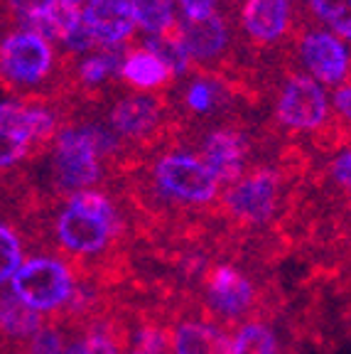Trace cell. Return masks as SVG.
<instances>
[{
    "mask_svg": "<svg viewBox=\"0 0 351 354\" xmlns=\"http://www.w3.org/2000/svg\"><path fill=\"white\" fill-rule=\"evenodd\" d=\"M216 3L219 0H180V8L184 12V20H207L216 12Z\"/></svg>",
    "mask_w": 351,
    "mask_h": 354,
    "instance_id": "4316f807",
    "label": "cell"
},
{
    "mask_svg": "<svg viewBox=\"0 0 351 354\" xmlns=\"http://www.w3.org/2000/svg\"><path fill=\"white\" fill-rule=\"evenodd\" d=\"M118 150V140L101 126H69L57 133L55 140V183L61 192L74 197L91 189L101 180V160Z\"/></svg>",
    "mask_w": 351,
    "mask_h": 354,
    "instance_id": "6da1fadb",
    "label": "cell"
},
{
    "mask_svg": "<svg viewBox=\"0 0 351 354\" xmlns=\"http://www.w3.org/2000/svg\"><path fill=\"white\" fill-rule=\"evenodd\" d=\"M57 116L50 109L20 101L0 106V136H3V170L17 165L37 140L55 138Z\"/></svg>",
    "mask_w": 351,
    "mask_h": 354,
    "instance_id": "8992f818",
    "label": "cell"
},
{
    "mask_svg": "<svg viewBox=\"0 0 351 354\" xmlns=\"http://www.w3.org/2000/svg\"><path fill=\"white\" fill-rule=\"evenodd\" d=\"M121 77H123V82L131 84L133 88L153 91V88L162 86V84L172 77V69L150 50H135L123 62Z\"/></svg>",
    "mask_w": 351,
    "mask_h": 354,
    "instance_id": "2e32d148",
    "label": "cell"
},
{
    "mask_svg": "<svg viewBox=\"0 0 351 354\" xmlns=\"http://www.w3.org/2000/svg\"><path fill=\"white\" fill-rule=\"evenodd\" d=\"M160 116V101L148 94H135L128 99L118 101L108 116V123L113 133L123 138H145L158 128Z\"/></svg>",
    "mask_w": 351,
    "mask_h": 354,
    "instance_id": "4fadbf2b",
    "label": "cell"
},
{
    "mask_svg": "<svg viewBox=\"0 0 351 354\" xmlns=\"http://www.w3.org/2000/svg\"><path fill=\"white\" fill-rule=\"evenodd\" d=\"M0 325H3L6 339L15 337L20 342H28L42 330V315L22 303L15 293H3V298H0Z\"/></svg>",
    "mask_w": 351,
    "mask_h": 354,
    "instance_id": "e0dca14e",
    "label": "cell"
},
{
    "mask_svg": "<svg viewBox=\"0 0 351 354\" xmlns=\"http://www.w3.org/2000/svg\"><path fill=\"white\" fill-rule=\"evenodd\" d=\"M330 116V101L322 84L307 74H292L278 99V118L292 131H314Z\"/></svg>",
    "mask_w": 351,
    "mask_h": 354,
    "instance_id": "9c48e42d",
    "label": "cell"
},
{
    "mask_svg": "<svg viewBox=\"0 0 351 354\" xmlns=\"http://www.w3.org/2000/svg\"><path fill=\"white\" fill-rule=\"evenodd\" d=\"M121 52L115 47H108V50L86 57L79 66V77L86 86H99L101 82L113 77L115 72H121Z\"/></svg>",
    "mask_w": 351,
    "mask_h": 354,
    "instance_id": "7402d4cb",
    "label": "cell"
},
{
    "mask_svg": "<svg viewBox=\"0 0 351 354\" xmlns=\"http://www.w3.org/2000/svg\"><path fill=\"white\" fill-rule=\"evenodd\" d=\"M214 104H216V88L209 82H204V79H199V82H194L192 86L187 88V106L192 111H197V113H207Z\"/></svg>",
    "mask_w": 351,
    "mask_h": 354,
    "instance_id": "cb8c5ba5",
    "label": "cell"
},
{
    "mask_svg": "<svg viewBox=\"0 0 351 354\" xmlns=\"http://www.w3.org/2000/svg\"><path fill=\"white\" fill-rule=\"evenodd\" d=\"M8 3H10L12 10H15V15L20 17V22L25 25V22L37 20V17L47 15V12H50L59 0H8Z\"/></svg>",
    "mask_w": 351,
    "mask_h": 354,
    "instance_id": "d4e9b609",
    "label": "cell"
},
{
    "mask_svg": "<svg viewBox=\"0 0 351 354\" xmlns=\"http://www.w3.org/2000/svg\"><path fill=\"white\" fill-rule=\"evenodd\" d=\"M55 64L50 39L30 30H17L3 39L0 47V66L8 82L37 84L50 74Z\"/></svg>",
    "mask_w": 351,
    "mask_h": 354,
    "instance_id": "ba28073f",
    "label": "cell"
},
{
    "mask_svg": "<svg viewBox=\"0 0 351 354\" xmlns=\"http://www.w3.org/2000/svg\"><path fill=\"white\" fill-rule=\"evenodd\" d=\"M0 246H3V268H0V283H12V278L17 276L22 266V241L20 234L10 227L3 224L0 227Z\"/></svg>",
    "mask_w": 351,
    "mask_h": 354,
    "instance_id": "603a6c76",
    "label": "cell"
},
{
    "mask_svg": "<svg viewBox=\"0 0 351 354\" xmlns=\"http://www.w3.org/2000/svg\"><path fill=\"white\" fill-rule=\"evenodd\" d=\"M66 3H74V6H79V3H82V0H66Z\"/></svg>",
    "mask_w": 351,
    "mask_h": 354,
    "instance_id": "f1b7e54d",
    "label": "cell"
},
{
    "mask_svg": "<svg viewBox=\"0 0 351 354\" xmlns=\"http://www.w3.org/2000/svg\"><path fill=\"white\" fill-rule=\"evenodd\" d=\"M182 39L189 52V57L197 62H211L224 52L226 42H229V32H226V22L219 12H214L207 20H184L180 25Z\"/></svg>",
    "mask_w": 351,
    "mask_h": 354,
    "instance_id": "9a60e30c",
    "label": "cell"
},
{
    "mask_svg": "<svg viewBox=\"0 0 351 354\" xmlns=\"http://www.w3.org/2000/svg\"><path fill=\"white\" fill-rule=\"evenodd\" d=\"M310 8L336 37L351 42V0H310Z\"/></svg>",
    "mask_w": 351,
    "mask_h": 354,
    "instance_id": "44dd1931",
    "label": "cell"
},
{
    "mask_svg": "<svg viewBox=\"0 0 351 354\" xmlns=\"http://www.w3.org/2000/svg\"><path fill=\"white\" fill-rule=\"evenodd\" d=\"M131 354H150V352H137V349H133V352Z\"/></svg>",
    "mask_w": 351,
    "mask_h": 354,
    "instance_id": "f546056e",
    "label": "cell"
},
{
    "mask_svg": "<svg viewBox=\"0 0 351 354\" xmlns=\"http://www.w3.org/2000/svg\"><path fill=\"white\" fill-rule=\"evenodd\" d=\"M280 175L270 167H260L243 175L238 183L226 187L224 209L241 227H263L278 212Z\"/></svg>",
    "mask_w": 351,
    "mask_h": 354,
    "instance_id": "52a82bcc",
    "label": "cell"
},
{
    "mask_svg": "<svg viewBox=\"0 0 351 354\" xmlns=\"http://www.w3.org/2000/svg\"><path fill=\"white\" fill-rule=\"evenodd\" d=\"M77 276L64 261L50 256H35L25 261L17 276L10 283V293H15L25 305L37 313H61L72 300Z\"/></svg>",
    "mask_w": 351,
    "mask_h": 354,
    "instance_id": "277c9868",
    "label": "cell"
},
{
    "mask_svg": "<svg viewBox=\"0 0 351 354\" xmlns=\"http://www.w3.org/2000/svg\"><path fill=\"white\" fill-rule=\"evenodd\" d=\"M334 109L339 111V113L346 118V121H351V84H346V86L336 88V94H334Z\"/></svg>",
    "mask_w": 351,
    "mask_h": 354,
    "instance_id": "83f0119b",
    "label": "cell"
},
{
    "mask_svg": "<svg viewBox=\"0 0 351 354\" xmlns=\"http://www.w3.org/2000/svg\"><path fill=\"white\" fill-rule=\"evenodd\" d=\"M202 160L211 167L219 177L221 187H231L243 177V162H246V140L241 133L231 128H219L211 131L204 138L202 145Z\"/></svg>",
    "mask_w": 351,
    "mask_h": 354,
    "instance_id": "7c38bea8",
    "label": "cell"
},
{
    "mask_svg": "<svg viewBox=\"0 0 351 354\" xmlns=\"http://www.w3.org/2000/svg\"><path fill=\"white\" fill-rule=\"evenodd\" d=\"M145 50L158 55L160 59L170 66L172 74H184L189 69V62H192V57H189V52L184 47V39H182L180 22H177V28L170 30V32L155 35V37L145 39Z\"/></svg>",
    "mask_w": 351,
    "mask_h": 354,
    "instance_id": "d6986e66",
    "label": "cell"
},
{
    "mask_svg": "<svg viewBox=\"0 0 351 354\" xmlns=\"http://www.w3.org/2000/svg\"><path fill=\"white\" fill-rule=\"evenodd\" d=\"M231 354H278L275 332L265 322H243L231 339Z\"/></svg>",
    "mask_w": 351,
    "mask_h": 354,
    "instance_id": "ffe728a7",
    "label": "cell"
},
{
    "mask_svg": "<svg viewBox=\"0 0 351 354\" xmlns=\"http://www.w3.org/2000/svg\"><path fill=\"white\" fill-rule=\"evenodd\" d=\"M121 236V219L93 214L84 207L74 205L72 199L59 212L55 221V239L59 249L72 261V266L86 263L93 259L111 256V246Z\"/></svg>",
    "mask_w": 351,
    "mask_h": 354,
    "instance_id": "3957f363",
    "label": "cell"
},
{
    "mask_svg": "<svg viewBox=\"0 0 351 354\" xmlns=\"http://www.w3.org/2000/svg\"><path fill=\"white\" fill-rule=\"evenodd\" d=\"M330 175L341 189L351 197V148L341 150L330 167Z\"/></svg>",
    "mask_w": 351,
    "mask_h": 354,
    "instance_id": "484cf974",
    "label": "cell"
},
{
    "mask_svg": "<svg viewBox=\"0 0 351 354\" xmlns=\"http://www.w3.org/2000/svg\"><path fill=\"white\" fill-rule=\"evenodd\" d=\"M84 22L96 42L108 47L123 44L137 28V17L131 0H86Z\"/></svg>",
    "mask_w": 351,
    "mask_h": 354,
    "instance_id": "8fae6325",
    "label": "cell"
},
{
    "mask_svg": "<svg viewBox=\"0 0 351 354\" xmlns=\"http://www.w3.org/2000/svg\"><path fill=\"white\" fill-rule=\"evenodd\" d=\"M302 62L312 79L327 86H336L346 79L351 66V52L344 39L330 30H314L302 37Z\"/></svg>",
    "mask_w": 351,
    "mask_h": 354,
    "instance_id": "30bf717a",
    "label": "cell"
},
{
    "mask_svg": "<svg viewBox=\"0 0 351 354\" xmlns=\"http://www.w3.org/2000/svg\"><path fill=\"white\" fill-rule=\"evenodd\" d=\"M131 3L137 17V28L145 30L150 37L177 28L175 0H131Z\"/></svg>",
    "mask_w": 351,
    "mask_h": 354,
    "instance_id": "ac0fdd59",
    "label": "cell"
},
{
    "mask_svg": "<svg viewBox=\"0 0 351 354\" xmlns=\"http://www.w3.org/2000/svg\"><path fill=\"white\" fill-rule=\"evenodd\" d=\"M153 183L165 199L204 207L219 197L221 183L211 167L187 153H167L153 165Z\"/></svg>",
    "mask_w": 351,
    "mask_h": 354,
    "instance_id": "5b68a950",
    "label": "cell"
},
{
    "mask_svg": "<svg viewBox=\"0 0 351 354\" xmlns=\"http://www.w3.org/2000/svg\"><path fill=\"white\" fill-rule=\"evenodd\" d=\"M285 354H295V352H285Z\"/></svg>",
    "mask_w": 351,
    "mask_h": 354,
    "instance_id": "4dcf8cb0",
    "label": "cell"
},
{
    "mask_svg": "<svg viewBox=\"0 0 351 354\" xmlns=\"http://www.w3.org/2000/svg\"><path fill=\"white\" fill-rule=\"evenodd\" d=\"M241 17L248 37L260 44H273L287 32L290 0H246Z\"/></svg>",
    "mask_w": 351,
    "mask_h": 354,
    "instance_id": "5bb4252c",
    "label": "cell"
},
{
    "mask_svg": "<svg viewBox=\"0 0 351 354\" xmlns=\"http://www.w3.org/2000/svg\"><path fill=\"white\" fill-rule=\"evenodd\" d=\"M202 303L224 327H241L246 317L258 322L260 298L263 290L253 286V281L236 266L216 263L209 266L207 276L202 278Z\"/></svg>",
    "mask_w": 351,
    "mask_h": 354,
    "instance_id": "7a4b0ae2",
    "label": "cell"
}]
</instances>
